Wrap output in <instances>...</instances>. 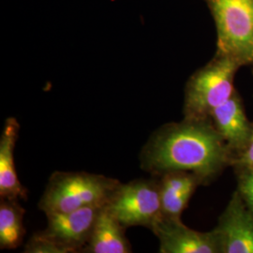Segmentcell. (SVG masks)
Listing matches in <instances>:
<instances>
[{"mask_svg":"<svg viewBox=\"0 0 253 253\" xmlns=\"http://www.w3.org/2000/svg\"><path fill=\"white\" fill-rule=\"evenodd\" d=\"M233 156L211 119L186 118L156 130L141 153L143 169L162 176L171 172L197 175L204 185L231 167Z\"/></svg>","mask_w":253,"mask_h":253,"instance_id":"cell-1","label":"cell"},{"mask_svg":"<svg viewBox=\"0 0 253 253\" xmlns=\"http://www.w3.org/2000/svg\"><path fill=\"white\" fill-rule=\"evenodd\" d=\"M120 184L117 179L96 173L54 172L49 179L39 207L48 214L105 206Z\"/></svg>","mask_w":253,"mask_h":253,"instance_id":"cell-2","label":"cell"},{"mask_svg":"<svg viewBox=\"0 0 253 253\" xmlns=\"http://www.w3.org/2000/svg\"><path fill=\"white\" fill-rule=\"evenodd\" d=\"M241 66L217 54L190 77L184 96V118L210 119L211 114L236 90L235 77Z\"/></svg>","mask_w":253,"mask_h":253,"instance_id":"cell-3","label":"cell"},{"mask_svg":"<svg viewBox=\"0 0 253 253\" xmlns=\"http://www.w3.org/2000/svg\"><path fill=\"white\" fill-rule=\"evenodd\" d=\"M217 33L216 53L253 65V0H203Z\"/></svg>","mask_w":253,"mask_h":253,"instance_id":"cell-4","label":"cell"},{"mask_svg":"<svg viewBox=\"0 0 253 253\" xmlns=\"http://www.w3.org/2000/svg\"><path fill=\"white\" fill-rule=\"evenodd\" d=\"M106 208L125 228L152 230L163 217L159 181L137 179L120 184Z\"/></svg>","mask_w":253,"mask_h":253,"instance_id":"cell-5","label":"cell"},{"mask_svg":"<svg viewBox=\"0 0 253 253\" xmlns=\"http://www.w3.org/2000/svg\"><path fill=\"white\" fill-rule=\"evenodd\" d=\"M103 207L94 206L70 212L48 213L47 226L40 234L60 245L69 253L82 252L89 240L96 219Z\"/></svg>","mask_w":253,"mask_h":253,"instance_id":"cell-6","label":"cell"},{"mask_svg":"<svg viewBox=\"0 0 253 253\" xmlns=\"http://www.w3.org/2000/svg\"><path fill=\"white\" fill-rule=\"evenodd\" d=\"M214 231L221 253H253V213L237 190L218 217Z\"/></svg>","mask_w":253,"mask_h":253,"instance_id":"cell-7","label":"cell"},{"mask_svg":"<svg viewBox=\"0 0 253 253\" xmlns=\"http://www.w3.org/2000/svg\"><path fill=\"white\" fill-rule=\"evenodd\" d=\"M161 253H221L216 232L204 233L186 226L181 218L162 217L152 228Z\"/></svg>","mask_w":253,"mask_h":253,"instance_id":"cell-8","label":"cell"},{"mask_svg":"<svg viewBox=\"0 0 253 253\" xmlns=\"http://www.w3.org/2000/svg\"><path fill=\"white\" fill-rule=\"evenodd\" d=\"M210 119L226 143L234 162L247 148L253 128V122L246 115L238 91L235 90L229 100L215 109Z\"/></svg>","mask_w":253,"mask_h":253,"instance_id":"cell-9","label":"cell"},{"mask_svg":"<svg viewBox=\"0 0 253 253\" xmlns=\"http://www.w3.org/2000/svg\"><path fill=\"white\" fill-rule=\"evenodd\" d=\"M20 125L14 118L4 124L0 137V197L1 199H27V190L19 180L14 163V147Z\"/></svg>","mask_w":253,"mask_h":253,"instance_id":"cell-10","label":"cell"},{"mask_svg":"<svg viewBox=\"0 0 253 253\" xmlns=\"http://www.w3.org/2000/svg\"><path fill=\"white\" fill-rule=\"evenodd\" d=\"M125 229L104 206L96 219L89 240L82 253H131L132 250L125 235Z\"/></svg>","mask_w":253,"mask_h":253,"instance_id":"cell-11","label":"cell"},{"mask_svg":"<svg viewBox=\"0 0 253 253\" xmlns=\"http://www.w3.org/2000/svg\"><path fill=\"white\" fill-rule=\"evenodd\" d=\"M26 210L18 200L1 199L0 203V249L14 250L21 246L26 229L24 216Z\"/></svg>","mask_w":253,"mask_h":253,"instance_id":"cell-12","label":"cell"},{"mask_svg":"<svg viewBox=\"0 0 253 253\" xmlns=\"http://www.w3.org/2000/svg\"><path fill=\"white\" fill-rule=\"evenodd\" d=\"M160 193L163 205L169 203L186 190H193L204 185L199 177L191 172H171L164 173L159 180Z\"/></svg>","mask_w":253,"mask_h":253,"instance_id":"cell-13","label":"cell"},{"mask_svg":"<svg viewBox=\"0 0 253 253\" xmlns=\"http://www.w3.org/2000/svg\"><path fill=\"white\" fill-rule=\"evenodd\" d=\"M236 173V190L244 201L246 206L253 213V169H235Z\"/></svg>","mask_w":253,"mask_h":253,"instance_id":"cell-14","label":"cell"},{"mask_svg":"<svg viewBox=\"0 0 253 253\" xmlns=\"http://www.w3.org/2000/svg\"><path fill=\"white\" fill-rule=\"evenodd\" d=\"M24 253H69L66 249L55 243L52 239L37 233L29 239Z\"/></svg>","mask_w":253,"mask_h":253,"instance_id":"cell-15","label":"cell"},{"mask_svg":"<svg viewBox=\"0 0 253 253\" xmlns=\"http://www.w3.org/2000/svg\"><path fill=\"white\" fill-rule=\"evenodd\" d=\"M231 167H233L234 169H240V168L253 169V133L247 148L245 149L243 153L235 159L232 163Z\"/></svg>","mask_w":253,"mask_h":253,"instance_id":"cell-16","label":"cell"},{"mask_svg":"<svg viewBox=\"0 0 253 253\" xmlns=\"http://www.w3.org/2000/svg\"></svg>","mask_w":253,"mask_h":253,"instance_id":"cell-17","label":"cell"}]
</instances>
